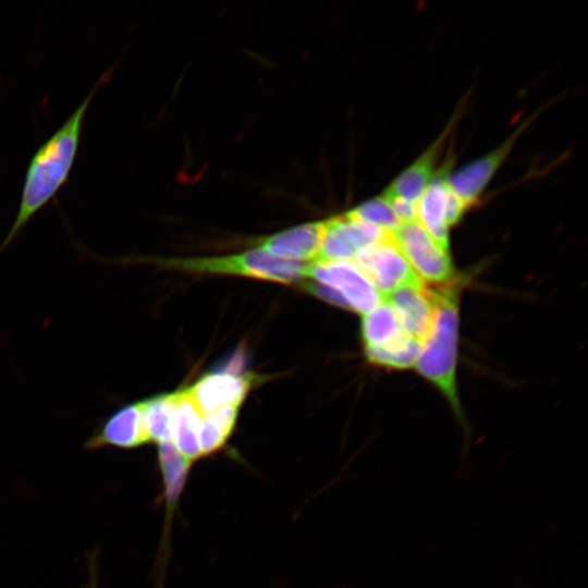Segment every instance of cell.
<instances>
[{
  "label": "cell",
  "instance_id": "11",
  "mask_svg": "<svg viewBox=\"0 0 588 588\" xmlns=\"http://www.w3.org/2000/svg\"><path fill=\"white\" fill-rule=\"evenodd\" d=\"M252 384V379L231 372L209 373L188 389L201 415L225 406H240Z\"/></svg>",
  "mask_w": 588,
  "mask_h": 588
},
{
  "label": "cell",
  "instance_id": "3",
  "mask_svg": "<svg viewBox=\"0 0 588 588\" xmlns=\"http://www.w3.org/2000/svg\"><path fill=\"white\" fill-rule=\"evenodd\" d=\"M170 269L196 273L237 274L281 283L307 278V265L275 258L262 250L215 257L155 259Z\"/></svg>",
  "mask_w": 588,
  "mask_h": 588
},
{
  "label": "cell",
  "instance_id": "9",
  "mask_svg": "<svg viewBox=\"0 0 588 588\" xmlns=\"http://www.w3.org/2000/svg\"><path fill=\"white\" fill-rule=\"evenodd\" d=\"M527 124L528 121H524L500 146L448 176L451 189L468 207L479 199Z\"/></svg>",
  "mask_w": 588,
  "mask_h": 588
},
{
  "label": "cell",
  "instance_id": "13",
  "mask_svg": "<svg viewBox=\"0 0 588 588\" xmlns=\"http://www.w3.org/2000/svg\"><path fill=\"white\" fill-rule=\"evenodd\" d=\"M446 167L434 175L417 201V221L440 247L449 252V225L446 222L450 186Z\"/></svg>",
  "mask_w": 588,
  "mask_h": 588
},
{
  "label": "cell",
  "instance_id": "12",
  "mask_svg": "<svg viewBox=\"0 0 588 588\" xmlns=\"http://www.w3.org/2000/svg\"><path fill=\"white\" fill-rule=\"evenodd\" d=\"M322 232L323 221L306 223L259 240L257 249L282 260L315 261Z\"/></svg>",
  "mask_w": 588,
  "mask_h": 588
},
{
  "label": "cell",
  "instance_id": "15",
  "mask_svg": "<svg viewBox=\"0 0 588 588\" xmlns=\"http://www.w3.org/2000/svg\"><path fill=\"white\" fill-rule=\"evenodd\" d=\"M201 413L188 389L176 391L171 442L191 462L203 456L199 444Z\"/></svg>",
  "mask_w": 588,
  "mask_h": 588
},
{
  "label": "cell",
  "instance_id": "21",
  "mask_svg": "<svg viewBox=\"0 0 588 588\" xmlns=\"http://www.w3.org/2000/svg\"><path fill=\"white\" fill-rule=\"evenodd\" d=\"M346 215L391 233L402 224L394 215L389 201L382 195L362 203L347 211Z\"/></svg>",
  "mask_w": 588,
  "mask_h": 588
},
{
  "label": "cell",
  "instance_id": "10",
  "mask_svg": "<svg viewBox=\"0 0 588 588\" xmlns=\"http://www.w3.org/2000/svg\"><path fill=\"white\" fill-rule=\"evenodd\" d=\"M148 443L144 426L143 404L131 403L112 413L85 442V450L106 446L135 449Z\"/></svg>",
  "mask_w": 588,
  "mask_h": 588
},
{
  "label": "cell",
  "instance_id": "14",
  "mask_svg": "<svg viewBox=\"0 0 588 588\" xmlns=\"http://www.w3.org/2000/svg\"><path fill=\"white\" fill-rule=\"evenodd\" d=\"M442 142L443 135L411 166L402 171L382 195L388 198H401L417 204L434 177L436 164Z\"/></svg>",
  "mask_w": 588,
  "mask_h": 588
},
{
  "label": "cell",
  "instance_id": "19",
  "mask_svg": "<svg viewBox=\"0 0 588 588\" xmlns=\"http://www.w3.org/2000/svg\"><path fill=\"white\" fill-rule=\"evenodd\" d=\"M238 414V406H225L201 415L199 444L201 455L219 450L230 437Z\"/></svg>",
  "mask_w": 588,
  "mask_h": 588
},
{
  "label": "cell",
  "instance_id": "2",
  "mask_svg": "<svg viewBox=\"0 0 588 588\" xmlns=\"http://www.w3.org/2000/svg\"><path fill=\"white\" fill-rule=\"evenodd\" d=\"M458 281L432 290L436 314L431 330L422 341L416 360L417 370L431 381L450 402L462 419L456 389V360L458 335Z\"/></svg>",
  "mask_w": 588,
  "mask_h": 588
},
{
  "label": "cell",
  "instance_id": "6",
  "mask_svg": "<svg viewBox=\"0 0 588 588\" xmlns=\"http://www.w3.org/2000/svg\"><path fill=\"white\" fill-rule=\"evenodd\" d=\"M307 278L335 291L346 307L366 314L382 302L381 294L364 277L352 260L307 265Z\"/></svg>",
  "mask_w": 588,
  "mask_h": 588
},
{
  "label": "cell",
  "instance_id": "18",
  "mask_svg": "<svg viewBox=\"0 0 588 588\" xmlns=\"http://www.w3.org/2000/svg\"><path fill=\"white\" fill-rule=\"evenodd\" d=\"M176 392L142 401L144 426L149 442L160 444L171 441Z\"/></svg>",
  "mask_w": 588,
  "mask_h": 588
},
{
  "label": "cell",
  "instance_id": "16",
  "mask_svg": "<svg viewBox=\"0 0 588 588\" xmlns=\"http://www.w3.org/2000/svg\"><path fill=\"white\" fill-rule=\"evenodd\" d=\"M158 462L163 480V497L170 516L185 486L192 462L171 441L158 444Z\"/></svg>",
  "mask_w": 588,
  "mask_h": 588
},
{
  "label": "cell",
  "instance_id": "23",
  "mask_svg": "<svg viewBox=\"0 0 588 588\" xmlns=\"http://www.w3.org/2000/svg\"><path fill=\"white\" fill-rule=\"evenodd\" d=\"M97 554L98 551H90L87 554V564H88V573L89 577L87 583L84 585L83 588H98V563H97Z\"/></svg>",
  "mask_w": 588,
  "mask_h": 588
},
{
  "label": "cell",
  "instance_id": "1",
  "mask_svg": "<svg viewBox=\"0 0 588 588\" xmlns=\"http://www.w3.org/2000/svg\"><path fill=\"white\" fill-rule=\"evenodd\" d=\"M101 83L102 79L34 154L25 173L17 213L0 245V255L66 181L77 152L86 111Z\"/></svg>",
  "mask_w": 588,
  "mask_h": 588
},
{
  "label": "cell",
  "instance_id": "7",
  "mask_svg": "<svg viewBox=\"0 0 588 588\" xmlns=\"http://www.w3.org/2000/svg\"><path fill=\"white\" fill-rule=\"evenodd\" d=\"M389 233L346 213L323 221L320 249L315 262L353 260L366 246L383 240Z\"/></svg>",
  "mask_w": 588,
  "mask_h": 588
},
{
  "label": "cell",
  "instance_id": "17",
  "mask_svg": "<svg viewBox=\"0 0 588 588\" xmlns=\"http://www.w3.org/2000/svg\"><path fill=\"white\" fill-rule=\"evenodd\" d=\"M404 334L393 309L385 301L382 299L373 309L364 314L362 336L365 347H383Z\"/></svg>",
  "mask_w": 588,
  "mask_h": 588
},
{
  "label": "cell",
  "instance_id": "22",
  "mask_svg": "<svg viewBox=\"0 0 588 588\" xmlns=\"http://www.w3.org/2000/svg\"><path fill=\"white\" fill-rule=\"evenodd\" d=\"M303 287L307 292L316 296H319L320 298L329 303L347 308L343 298L335 291H333L327 285L320 284L318 282L317 283L306 282L305 284H303Z\"/></svg>",
  "mask_w": 588,
  "mask_h": 588
},
{
  "label": "cell",
  "instance_id": "20",
  "mask_svg": "<svg viewBox=\"0 0 588 588\" xmlns=\"http://www.w3.org/2000/svg\"><path fill=\"white\" fill-rule=\"evenodd\" d=\"M421 343L409 336L402 335L397 341L383 347H365L367 359L375 365L404 369L415 366Z\"/></svg>",
  "mask_w": 588,
  "mask_h": 588
},
{
  "label": "cell",
  "instance_id": "4",
  "mask_svg": "<svg viewBox=\"0 0 588 588\" xmlns=\"http://www.w3.org/2000/svg\"><path fill=\"white\" fill-rule=\"evenodd\" d=\"M392 235L414 272L424 282L444 285L454 280L449 252L440 247L418 221L402 223Z\"/></svg>",
  "mask_w": 588,
  "mask_h": 588
},
{
  "label": "cell",
  "instance_id": "5",
  "mask_svg": "<svg viewBox=\"0 0 588 588\" xmlns=\"http://www.w3.org/2000/svg\"><path fill=\"white\" fill-rule=\"evenodd\" d=\"M352 261L382 297L402 285L422 281L395 244L392 233L363 248Z\"/></svg>",
  "mask_w": 588,
  "mask_h": 588
},
{
  "label": "cell",
  "instance_id": "8",
  "mask_svg": "<svg viewBox=\"0 0 588 588\" xmlns=\"http://www.w3.org/2000/svg\"><path fill=\"white\" fill-rule=\"evenodd\" d=\"M382 299L393 309L403 331L422 343L434 319L433 291L421 281L402 285L384 295Z\"/></svg>",
  "mask_w": 588,
  "mask_h": 588
}]
</instances>
